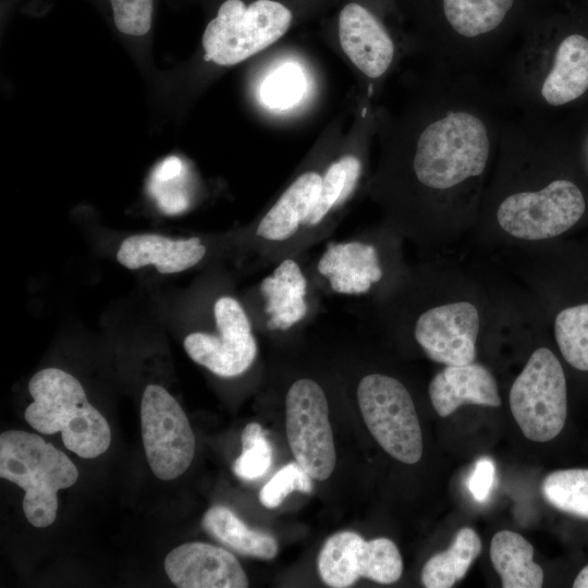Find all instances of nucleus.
<instances>
[{"instance_id": "obj_20", "label": "nucleus", "mask_w": 588, "mask_h": 588, "mask_svg": "<svg viewBox=\"0 0 588 588\" xmlns=\"http://www.w3.org/2000/svg\"><path fill=\"white\" fill-rule=\"evenodd\" d=\"M362 174V163L354 155H344L333 161L322 174L316 205L305 225L302 248L320 240L328 233V219L343 207L354 193Z\"/></svg>"}, {"instance_id": "obj_11", "label": "nucleus", "mask_w": 588, "mask_h": 588, "mask_svg": "<svg viewBox=\"0 0 588 588\" xmlns=\"http://www.w3.org/2000/svg\"><path fill=\"white\" fill-rule=\"evenodd\" d=\"M321 580L332 588H346L360 577L379 584L400 579L403 561L396 544L388 538L366 541L354 531H339L323 543L317 559Z\"/></svg>"}, {"instance_id": "obj_32", "label": "nucleus", "mask_w": 588, "mask_h": 588, "mask_svg": "<svg viewBox=\"0 0 588 588\" xmlns=\"http://www.w3.org/2000/svg\"><path fill=\"white\" fill-rule=\"evenodd\" d=\"M115 28L124 35L142 37L152 26L155 0H106Z\"/></svg>"}, {"instance_id": "obj_7", "label": "nucleus", "mask_w": 588, "mask_h": 588, "mask_svg": "<svg viewBox=\"0 0 588 588\" xmlns=\"http://www.w3.org/2000/svg\"><path fill=\"white\" fill-rule=\"evenodd\" d=\"M285 428L295 461L313 479H328L334 470L336 454L328 399L317 381L301 378L290 385L285 395Z\"/></svg>"}, {"instance_id": "obj_21", "label": "nucleus", "mask_w": 588, "mask_h": 588, "mask_svg": "<svg viewBox=\"0 0 588 588\" xmlns=\"http://www.w3.org/2000/svg\"><path fill=\"white\" fill-rule=\"evenodd\" d=\"M588 89V39L579 34L565 37L559 45L552 69L546 76L541 95L551 106L578 99Z\"/></svg>"}, {"instance_id": "obj_29", "label": "nucleus", "mask_w": 588, "mask_h": 588, "mask_svg": "<svg viewBox=\"0 0 588 588\" xmlns=\"http://www.w3.org/2000/svg\"><path fill=\"white\" fill-rule=\"evenodd\" d=\"M306 90L302 69L295 63H285L272 71L261 83V101L273 109L289 108L298 102Z\"/></svg>"}, {"instance_id": "obj_16", "label": "nucleus", "mask_w": 588, "mask_h": 588, "mask_svg": "<svg viewBox=\"0 0 588 588\" xmlns=\"http://www.w3.org/2000/svg\"><path fill=\"white\" fill-rule=\"evenodd\" d=\"M317 271L334 293L348 295L368 293L383 277L376 246L362 240L330 244Z\"/></svg>"}, {"instance_id": "obj_13", "label": "nucleus", "mask_w": 588, "mask_h": 588, "mask_svg": "<svg viewBox=\"0 0 588 588\" xmlns=\"http://www.w3.org/2000/svg\"><path fill=\"white\" fill-rule=\"evenodd\" d=\"M478 332L479 314L469 302L428 308L414 326L415 340L425 354L446 366L474 363Z\"/></svg>"}, {"instance_id": "obj_27", "label": "nucleus", "mask_w": 588, "mask_h": 588, "mask_svg": "<svg viewBox=\"0 0 588 588\" xmlns=\"http://www.w3.org/2000/svg\"><path fill=\"white\" fill-rule=\"evenodd\" d=\"M554 334L564 359L572 367L588 371V303L560 311Z\"/></svg>"}, {"instance_id": "obj_6", "label": "nucleus", "mask_w": 588, "mask_h": 588, "mask_svg": "<svg viewBox=\"0 0 588 588\" xmlns=\"http://www.w3.org/2000/svg\"><path fill=\"white\" fill-rule=\"evenodd\" d=\"M356 393L363 419L380 446L402 463H417L422 454V433L405 385L373 372L360 379Z\"/></svg>"}, {"instance_id": "obj_14", "label": "nucleus", "mask_w": 588, "mask_h": 588, "mask_svg": "<svg viewBox=\"0 0 588 588\" xmlns=\"http://www.w3.org/2000/svg\"><path fill=\"white\" fill-rule=\"evenodd\" d=\"M169 579L180 588H246L248 579L228 550L199 541L185 542L164 559Z\"/></svg>"}, {"instance_id": "obj_31", "label": "nucleus", "mask_w": 588, "mask_h": 588, "mask_svg": "<svg viewBox=\"0 0 588 588\" xmlns=\"http://www.w3.org/2000/svg\"><path fill=\"white\" fill-rule=\"evenodd\" d=\"M313 477L295 461L281 467L261 488L259 501L267 509L279 506L293 491H313Z\"/></svg>"}, {"instance_id": "obj_18", "label": "nucleus", "mask_w": 588, "mask_h": 588, "mask_svg": "<svg viewBox=\"0 0 588 588\" xmlns=\"http://www.w3.org/2000/svg\"><path fill=\"white\" fill-rule=\"evenodd\" d=\"M206 253V246L196 236L174 240L144 233L126 237L118 249L117 259L127 269L154 265L160 273H176L196 266Z\"/></svg>"}, {"instance_id": "obj_23", "label": "nucleus", "mask_w": 588, "mask_h": 588, "mask_svg": "<svg viewBox=\"0 0 588 588\" xmlns=\"http://www.w3.org/2000/svg\"><path fill=\"white\" fill-rule=\"evenodd\" d=\"M205 531L233 551L262 560H271L278 553L273 536L252 529L229 507L215 505L203 516Z\"/></svg>"}, {"instance_id": "obj_9", "label": "nucleus", "mask_w": 588, "mask_h": 588, "mask_svg": "<svg viewBox=\"0 0 588 588\" xmlns=\"http://www.w3.org/2000/svg\"><path fill=\"white\" fill-rule=\"evenodd\" d=\"M581 191L568 180H555L537 192L506 197L498 208L500 226L525 241L558 236L576 224L585 212Z\"/></svg>"}, {"instance_id": "obj_26", "label": "nucleus", "mask_w": 588, "mask_h": 588, "mask_svg": "<svg viewBox=\"0 0 588 588\" xmlns=\"http://www.w3.org/2000/svg\"><path fill=\"white\" fill-rule=\"evenodd\" d=\"M541 492L556 510L588 519V468L561 469L549 474Z\"/></svg>"}, {"instance_id": "obj_34", "label": "nucleus", "mask_w": 588, "mask_h": 588, "mask_svg": "<svg viewBox=\"0 0 588 588\" xmlns=\"http://www.w3.org/2000/svg\"><path fill=\"white\" fill-rule=\"evenodd\" d=\"M573 587L588 588V564L576 576Z\"/></svg>"}, {"instance_id": "obj_4", "label": "nucleus", "mask_w": 588, "mask_h": 588, "mask_svg": "<svg viewBox=\"0 0 588 588\" xmlns=\"http://www.w3.org/2000/svg\"><path fill=\"white\" fill-rule=\"evenodd\" d=\"M280 0H223L203 34L205 59L234 65L279 40L293 22Z\"/></svg>"}, {"instance_id": "obj_28", "label": "nucleus", "mask_w": 588, "mask_h": 588, "mask_svg": "<svg viewBox=\"0 0 588 588\" xmlns=\"http://www.w3.org/2000/svg\"><path fill=\"white\" fill-rule=\"evenodd\" d=\"M242 452L233 463V473L243 480L262 477L272 464V446L258 422H249L241 434Z\"/></svg>"}, {"instance_id": "obj_30", "label": "nucleus", "mask_w": 588, "mask_h": 588, "mask_svg": "<svg viewBox=\"0 0 588 588\" xmlns=\"http://www.w3.org/2000/svg\"><path fill=\"white\" fill-rule=\"evenodd\" d=\"M184 164L175 156L162 160L154 170L150 191L166 212H180L188 206L183 192Z\"/></svg>"}, {"instance_id": "obj_25", "label": "nucleus", "mask_w": 588, "mask_h": 588, "mask_svg": "<svg viewBox=\"0 0 588 588\" xmlns=\"http://www.w3.org/2000/svg\"><path fill=\"white\" fill-rule=\"evenodd\" d=\"M514 0H442L443 13L461 36L474 38L495 29Z\"/></svg>"}, {"instance_id": "obj_2", "label": "nucleus", "mask_w": 588, "mask_h": 588, "mask_svg": "<svg viewBox=\"0 0 588 588\" xmlns=\"http://www.w3.org/2000/svg\"><path fill=\"white\" fill-rule=\"evenodd\" d=\"M0 477L25 491V516L44 528L57 518L58 491L73 486L78 471L65 453L40 436L8 430L0 436Z\"/></svg>"}, {"instance_id": "obj_12", "label": "nucleus", "mask_w": 588, "mask_h": 588, "mask_svg": "<svg viewBox=\"0 0 588 588\" xmlns=\"http://www.w3.org/2000/svg\"><path fill=\"white\" fill-rule=\"evenodd\" d=\"M322 175L299 174L259 219L254 235L266 265L301 252L306 221L317 203Z\"/></svg>"}, {"instance_id": "obj_10", "label": "nucleus", "mask_w": 588, "mask_h": 588, "mask_svg": "<svg viewBox=\"0 0 588 588\" xmlns=\"http://www.w3.org/2000/svg\"><path fill=\"white\" fill-rule=\"evenodd\" d=\"M213 318L217 334L192 332L184 339V350L216 376L238 377L250 368L258 354L249 317L235 297L223 295L213 304Z\"/></svg>"}, {"instance_id": "obj_33", "label": "nucleus", "mask_w": 588, "mask_h": 588, "mask_svg": "<svg viewBox=\"0 0 588 588\" xmlns=\"http://www.w3.org/2000/svg\"><path fill=\"white\" fill-rule=\"evenodd\" d=\"M495 466L489 457H481L476 462L473 473L468 477L467 488L475 500L485 501L494 483Z\"/></svg>"}, {"instance_id": "obj_17", "label": "nucleus", "mask_w": 588, "mask_h": 588, "mask_svg": "<svg viewBox=\"0 0 588 588\" xmlns=\"http://www.w3.org/2000/svg\"><path fill=\"white\" fill-rule=\"evenodd\" d=\"M429 396L441 417H448L463 404L491 407L501 405L493 375L482 365H451L430 381Z\"/></svg>"}, {"instance_id": "obj_1", "label": "nucleus", "mask_w": 588, "mask_h": 588, "mask_svg": "<svg viewBox=\"0 0 588 588\" xmlns=\"http://www.w3.org/2000/svg\"><path fill=\"white\" fill-rule=\"evenodd\" d=\"M28 391L34 401L24 418L39 433L61 431L64 446L82 458H95L109 448V424L89 403L74 376L59 368H45L30 378Z\"/></svg>"}, {"instance_id": "obj_15", "label": "nucleus", "mask_w": 588, "mask_h": 588, "mask_svg": "<svg viewBox=\"0 0 588 588\" xmlns=\"http://www.w3.org/2000/svg\"><path fill=\"white\" fill-rule=\"evenodd\" d=\"M340 45L366 76L377 78L392 63L394 44L378 16L358 1L345 3L338 14Z\"/></svg>"}, {"instance_id": "obj_5", "label": "nucleus", "mask_w": 588, "mask_h": 588, "mask_svg": "<svg viewBox=\"0 0 588 588\" xmlns=\"http://www.w3.org/2000/svg\"><path fill=\"white\" fill-rule=\"evenodd\" d=\"M512 415L524 436L548 442L562 431L567 416L566 379L556 356L536 350L510 391Z\"/></svg>"}, {"instance_id": "obj_3", "label": "nucleus", "mask_w": 588, "mask_h": 588, "mask_svg": "<svg viewBox=\"0 0 588 588\" xmlns=\"http://www.w3.org/2000/svg\"><path fill=\"white\" fill-rule=\"evenodd\" d=\"M490 142L483 122L464 112H448L420 134L413 159L417 181L433 189L451 188L480 175Z\"/></svg>"}, {"instance_id": "obj_19", "label": "nucleus", "mask_w": 588, "mask_h": 588, "mask_svg": "<svg viewBox=\"0 0 588 588\" xmlns=\"http://www.w3.org/2000/svg\"><path fill=\"white\" fill-rule=\"evenodd\" d=\"M307 287L305 275L292 257L279 261L259 284L267 330L285 331L305 320L309 313Z\"/></svg>"}, {"instance_id": "obj_22", "label": "nucleus", "mask_w": 588, "mask_h": 588, "mask_svg": "<svg viewBox=\"0 0 588 588\" xmlns=\"http://www.w3.org/2000/svg\"><path fill=\"white\" fill-rule=\"evenodd\" d=\"M532 556V546L515 531H498L491 540L490 559L504 588L542 586L543 571Z\"/></svg>"}, {"instance_id": "obj_8", "label": "nucleus", "mask_w": 588, "mask_h": 588, "mask_svg": "<svg viewBox=\"0 0 588 588\" xmlns=\"http://www.w3.org/2000/svg\"><path fill=\"white\" fill-rule=\"evenodd\" d=\"M142 439L150 469L161 480L180 477L189 467L195 436L179 402L162 387L148 384L140 402Z\"/></svg>"}, {"instance_id": "obj_24", "label": "nucleus", "mask_w": 588, "mask_h": 588, "mask_svg": "<svg viewBox=\"0 0 588 588\" xmlns=\"http://www.w3.org/2000/svg\"><path fill=\"white\" fill-rule=\"evenodd\" d=\"M481 551L476 531L465 527L457 531L451 547L432 555L424 565L421 581L427 588H449L461 580Z\"/></svg>"}]
</instances>
